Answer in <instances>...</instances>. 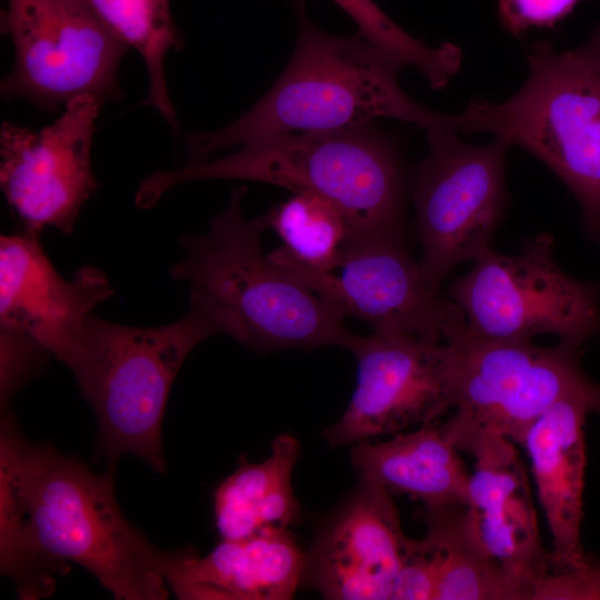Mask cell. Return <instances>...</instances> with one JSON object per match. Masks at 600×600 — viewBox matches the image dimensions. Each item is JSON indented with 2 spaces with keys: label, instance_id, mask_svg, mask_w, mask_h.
Here are the masks:
<instances>
[{
  "label": "cell",
  "instance_id": "cell-1",
  "mask_svg": "<svg viewBox=\"0 0 600 600\" xmlns=\"http://www.w3.org/2000/svg\"><path fill=\"white\" fill-rule=\"evenodd\" d=\"M166 550L127 521L113 467L96 474L76 457L33 444L6 411L0 432V563L22 598L48 596L53 572L90 571L114 597L163 600Z\"/></svg>",
  "mask_w": 600,
  "mask_h": 600
},
{
  "label": "cell",
  "instance_id": "cell-2",
  "mask_svg": "<svg viewBox=\"0 0 600 600\" xmlns=\"http://www.w3.org/2000/svg\"><path fill=\"white\" fill-rule=\"evenodd\" d=\"M296 0L298 39L291 59L269 91L240 118L213 131L188 134V164L218 150L267 138L359 127L380 117L426 132L451 116L411 99L398 82L404 66L361 34L338 37L316 27Z\"/></svg>",
  "mask_w": 600,
  "mask_h": 600
},
{
  "label": "cell",
  "instance_id": "cell-3",
  "mask_svg": "<svg viewBox=\"0 0 600 600\" xmlns=\"http://www.w3.org/2000/svg\"><path fill=\"white\" fill-rule=\"evenodd\" d=\"M247 188L231 191L226 209L201 236H183L181 261L170 276L190 284L189 303L243 346L260 351L341 347L349 351L361 338L313 291L269 254L261 234L266 216L247 219L241 204Z\"/></svg>",
  "mask_w": 600,
  "mask_h": 600
},
{
  "label": "cell",
  "instance_id": "cell-4",
  "mask_svg": "<svg viewBox=\"0 0 600 600\" xmlns=\"http://www.w3.org/2000/svg\"><path fill=\"white\" fill-rule=\"evenodd\" d=\"M203 179L257 181L322 196L346 214L348 238L402 232L401 158L394 142L370 123L276 136L220 159L152 173L140 182L136 204L150 208L170 188Z\"/></svg>",
  "mask_w": 600,
  "mask_h": 600
},
{
  "label": "cell",
  "instance_id": "cell-5",
  "mask_svg": "<svg viewBox=\"0 0 600 600\" xmlns=\"http://www.w3.org/2000/svg\"><path fill=\"white\" fill-rule=\"evenodd\" d=\"M218 333L209 316L191 303L181 319L161 327L88 317L68 367L96 414L98 447L109 467L122 454H134L166 472L161 427L171 386L191 350Z\"/></svg>",
  "mask_w": 600,
  "mask_h": 600
},
{
  "label": "cell",
  "instance_id": "cell-6",
  "mask_svg": "<svg viewBox=\"0 0 600 600\" xmlns=\"http://www.w3.org/2000/svg\"><path fill=\"white\" fill-rule=\"evenodd\" d=\"M528 60L529 77L512 97L471 100L454 126L492 133L542 161L576 196L587 233L600 243V71L548 40Z\"/></svg>",
  "mask_w": 600,
  "mask_h": 600
},
{
  "label": "cell",
  "instance_id": "cell-7",
  "mask_svg": "<svg viewBox=\"0 0 600 600\" xmlns=\"http://www.w3.org/2000/svg\"><path fill=\"white\" fill-rule=\"evenodd\" d=\"M448 343L454 358V412L441 429L459 451L471 453L497 438L522 446L539 416L564 398L600 407V384L583 372L580 347L491 340L467 326Z\"/></svg>",
  "mask_w": 600,
  "mask_h": 600
},
{
  "label": "cell",
  "instance_id": "cell-8",
  "mask_svg": "<svg viewBox=\"0 0 600 600\" xmlns=\"http://www.w3.org/2000/svg\"><path fill=\"white\" fill-rule=\"evenodd\" d=\"M547 232L527 239L514 256L492 249L451 283L449 299L473 334L508 341H532L553 334L581 347L600 336V288L571 278L554 261Z\"/></svg>",
  "mask_w": 600,
  "mask_h": 600
},
{
  "label": "cell",
  "instance_id": "cell-9",
  "mask_svg": "<svg viewBox=\"0 0 600 600\" xmlns=\"http://www.w3.org/2000/svg\"><path fill=\"white\" fill-rule=\"evenodd\" d=\"M426 133L429 150L414 169L412 196L422 244L419 267L428 289L439 294L457 266L491 249L508 203L510 144L500 137L483 147L464 143L453 116Z\"/></svg>",
  "mask_w": 600,
  "mask_h": 600
},
{
  "label": "cell",
  "instance_id": "cell-10",
  "mask_svg": "<svg viewBox=\"0 0 600 600\" xmlns=\"http://www.w3.org/2000/svg\"><path fill=\"white\" fill-rule=\"evenodd\" d=\"M1 32L14 47L6 99L22 98L48 112L82 94L118 99V67L129 47L89 0H8Z\"/></svg>",
  "mask_w": 600,
  "mask_h": 600
},
{
  "label": "cell",
  "instance_id": "cell-11",
  "mask_svg": "<svg viewBox=\"0 0 600 600\" xmlns=\"http://www.w3.org/2000/svg\"><path fill=\"white\" fill-rule=\"evenodd\" d=\"M268 254L340 317L361 319L374 332L447 342L467 326L450 299L428 289L402 232L348 238L337 266L339 274L303 267L282 247Z\"/></svg>",
  "mask_w": 600,
  "mask_h": 600
},
{
  "label": "cell",
  "instance_id": "cell-12",
  "mask_svg": "<svg viewBox=\"0 0 600 600\" xmlns=\"http://www.w3.org/2000/svg\"><path fill=\"white\" fill-rule=\"evenodd\" d=\"M357 387L340 420L323 432L332 447L437 421L454 406L452 347L373 332L352 348Z\"/></svg>",
  "mask_w": 600,
  "mask_h": 600
},
{
  "label": "cell",
  "instance_id": "cell-13",
  "mask_svg": "<svg viewBox=\"0 0 600 600\" xmlns=\"http://www.w3.org/2000/svg\"><path fill=\"white\" fill-rule=\"evenodd\" d=\"M106 100L78 96L50 126L33 131L3 121L0 186L26 231L52 227L70 233L98 183L91 169L96 120Z\"/></svg>",
  "mask_w": 600,
  "mask_h": 600
},
{
  "label": "cell",
  "instance_id": "cell-14",
  "mask_svg": "<svg viewBox=\"0 0 600 600\" xmlns=\"http://www.w3.org/2000/svg\"><path fill=\"white\" fill-rule=\"evenodd\" d=\"M411 539L391 493L360 480L306 556V574L326 599H390Z\"/></svg>",
  "mask_w": 600,
  "mask_h": 600
},
{
  "label": "cell",
  "instance_id": "cell-15",
  "mask_svg": "<svg viewBox=\"0 0 600 600\" xmlns=\"http://www.w3.org/2000/svg\"><path fill=\"white\" fill-rule=\"evenodd\" d=\"M37 236L0 238V326L26 334L68 366L88 317L113 289L106 273L90 266L64 280Z\"/></svg>",
  "mask_w": 600,
  "mask_h": 600
},
{
  "label": "cell",
  "instance_id": "cell-16",
  "mask_svg": "<svg viewBox=\"0 0 600 600\" xmlns=\"http://www.w3.org/2000/svg\"><path fill=\"white\" fill-rule=\"evenodd\" d=\"M463 522L471 540L504 571L527 584L552 571L542 546L530 486L514 443L497 438L476 447Z\"/></svg>",
  "mask_w": 600,
  "mask_h": 600
},
{
  "label": "cell",
  "instance_id": "cell-17",
  "mask_svg": "<svg viewBox=\"0 0 600 600\" xmlns=\"http://www.w3.org/2000/svg\"><path fill=\"white\" fill-rule=\"evenodd\" d=\"M163 574L183 600H288L306 574V554L288 529L224 540L209 554L167 551Z\"/></svg>",
  "mask_w": 600,
  "mask_h": 600
},
{
  "label": "cell",
  "instance_id": "cell-18",
  "mask_svg": "<svg viewBox=\"0 0 600 600\" xmlns=\"http://www.w3.org/2000/svg\"><path fill=\"white\" fill-rule=\"evenodd\" d=\"M593 401L561 399L544 410L528 430L526 448L552 538V571L582 567L590 559L580 539L587 464L583 427Z\"/></svg>",
  "mask_w": 600,
  "mask_h": 600
},
{
  "label": "cell",
  "instance_id": "cell-19",
  "mask_svg": "<svg viewBox=\"0 0 600 600\" xmlns=\"http://www.w3.org/2000/svg\"><path fill=\"white\" fill-rule=\"evenodd\" d=\"M351 463L359 479L391 494H406L424 507H466L470 476L437 421L384 442L352 444Z\"/></svg>",
  "mask_w": 600,
  "mask_h": 600
},
{
  "label": "cell",
  "instance_id": "cell-20",
  "mask_svg": "<svg viewBox=\"0 0 600 600\" xmlns=\"http://www.w3.org/2000/svg\"><path fill=\"white\" fill-rule=\"evenodd\" d=\"M300 444L291 434L278 436L261 462H243L214 492V519L224 540L242 539L264 529H288L298 522L300 507L292 491V471Z\"/></svg>",
  "mask_w": 600,
  "mask_h": 600
},
{
  "label": "cell",
  "instance_id": "cell-21",
  "mask_svg": "<svg viewBox=\"0 0 600 600\" xmlns=\"http://www.w3.org/2000/svg\"><path fill=\"white\" fill-rule=\"evenodd\" d=\"M463 507H424L426 536L416 549L433 574L434 600H531L530 588L491 560L469 537Z\"/></svg>",
  "mask_w": 600,
  "mask_h": 600
},
{
  "label": "cell",
  "instance_id": "cell-22",
  "mask_svg": "<svg viewBox=\"0 0 600 600\" xmlns=\"http://www.w3.org/2000/svg\"><path fill=\"white\" fill-rule=\"evenodd\" d=\"M108 27L143 59L149 91L144 104L153 107L176 131L178 120L167 87L164 59L170 49H181L182 41L173 23L169 0H89Z\"/></svg>",
  "mask_w": 600,
  "mask_h": 600
},
{
  "label": "cell",
  "instance_id": "cell-23",
  "mask_svg": "<svg viewBox=\"0 0 600 600\" xmlns=\"http://www.w3.org/2000/svg\"><path fill=\"white\" fill-rule=\"evenodd\" d=\"M264 216L297 262L320 272L337 269L350 227L334 202L317 193L294 192Z\"/></svg>",
  "mask_w": 600,
  "mask_h": 600
},
{
  "label": "cell",
  "instance_id": "cell-24",
  "mask_svg": "<svg viewBox=\"0 0 600 600\" xmlns=\"http://www.w3.org/2000/svg\"><path fill=\"white\" fill-rule=\"evenodd\" d=\"M357 23L359 34L400 61L414 67L433 89L446 86L461 64L459 47L446 42L430 48L393 22L373 0H332Z\"/></svg>",
  "mask_w": 600,
  "mask_h": 600
},
{
  "label": "cell",
  "instance_id": "cell-25",
  "mask_svg": "<svg viewBox=\"0 0 600 600\" xmlns=\"http://www.w3.org/2000/svg\"><path fill=\"white\" fill-rule=\"evenodd\" d=\"M1 408L30 379L48 353L26 334L0 326Z\"/></svg>",
  "mask_w": 600,
  "mask_h": 600
},
{
  "label": "cell",
  "instance_id": "cell-26",
  "mask_svg": "<svg viewBox=\"0 0 600 600\" xmlns=\"http://www.w3.org/2000/svg\"><path fill=\"white\" fill-rule=\"evenodd\" d=\"M600 599V559L582 567L551 571L533 586L532 600Z\"/></svg>",
  "mask_w": 600,
  "mask_h": 600
},
{
  "label": "cell",
  "instance_id": "cell-27",
  "mask_svg": "<svg viewBox=\"0 0 600 600\" xmlns=\"http://www.w3.org/2000/svg\"><path fill=\"white\" fill-rule=\"evenodd\" d=\"M580 0H498L502 27L518 36L530 27H552Z\"/></svg>",
  "mask_w": 600,
  "mask_h": 600
},
{
  "label": "cell",
  "instance_id": "cell-28",
  "mask_svg": "<svg viewBox=\"0 0 600 600\" xmlns=\"http://www.w3.org/2000/svg\"><path fill=\"white\" fill-rule=\"evenodd\" d=\"M576 51L600 71V27L593 32L590 39Z\"/></svg>",
  "mask_w": 600,
  "mask_h": 600
}]
</instances>
